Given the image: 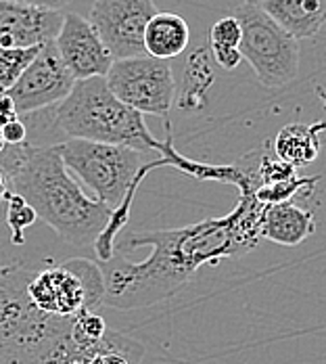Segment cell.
Segmentation results:
<instances>
[{
  "label": "cell",
  "mask_w": 326,
  "mask_h": 364,
  "mask_svg": "<svg viewBox=\"0 0 326 364\" xmlns=\"http://www.w3.org/2000/svg\"><path fill=\"white\" fill-rule=\"evenodd\" d=\"M261 203L254 186L239 191L237 208L222 216L180 228L134 230L115 241L117 252L151 247L143 262L117 259L101 264L105 277L103 306L113 310H138L165 301L190 283L203 266L249 254L259 245Z\"/></svg>",
  "instance_id": "obj_1"
},
{
  "label": "cell",
  "mask_w": 326,
  "mask_h": 364,
  "mask_svg": "<svg viewBox=\"0 0 326 364\" xmlns=\"http://www.w3.org/2000/svg\"><path fill=\"white\" fill-rule=\"evenodd\" d=\"M0 170L11 193L19 195L57 237L75 247H92L111 218V210L94 201L65 170L59 145L6 146Z\"/></svg>",
  "instance_id": "obj_2"
},
{
  "label": "cell",
  "mask_w": 326,
  "mask_h": 364,
  "mask_svg": "<svg viewBox=\"0 0 326 364\" xmlns=\"http://www.w3.org/2000/svg\"><path fill=\"white\" fill-rule=\"evenodd\" d=\"M50 122L67 139L130 146L141 153L159 149L145 122V115L117 101L105 77L75 82L72 92L53 109Z\"/></svg>",
  "instance_id": "obj_3"
},
{
  "label": "cell",
  "mask_w": 326,
  "mask_h": 364,
  "mask_svg": "<svg viewBox=\"0 0 326 364\" xmlns=\"http://www.w3.org/2000/svg\"><path fill=\"white\" fill-rule=\"evenodd\" d=\"M26 297L38 312L53 318H73L84 310L92 312L105 297L101 264L88 257H72L59 266L32 270Z\"/></svg>",
  "instance_id": "obj_4"
},
{
  "label": "cell",
  "mask_w": 326,
  "mask_h": 364,
  "mask_svg": "<svg viewBox=\"0 0 326 364\" xmlns=\"http://www.w3.org/2000/svg\"><path fill=\"white\" fill-rule=\"evenodd\" d=\"M241 26V57L266 88H283L299 72V42L257 4L243 2L232 15Z\"/></svg>",
  "instance_id": "obj_5"
},
{
  "label": "cell",
  "mask_w": 326,
  "mask_h": 364,
  "mask_svg": "<svg viewBox=\"0 0 326 364\" xmlns=\"http://www.w3.org/2000/svg\"><path fill=\"white\" fill-rule=\"evenodd\" d=\"M105 82L117 101L141 115L165 117L176 99V82L170 63L146 55L113 61Z\"/></svg>",
  "instance_id": "obj_6"
},
{
  "label": "cell",
  "mask_w": 326,
  "mask_h": 364,
  "mask_svg": "<svg viewBox=\"0 0 326 364\" xmlns=\"http://www.w3.org/2000/svg\"><path fill=\"white\" fill-rule=\"evenodd\" d=\"M30 272L21 264L0 268V364L11 363L50 323L26 297Z\"/></svg>",
  "instance_id": "obj_7"
},
{
  "label": "cell",
  "mask_w": 326,
  "mask_h": 364,
  "mask_svg": "<svg viewBox=\"0 0 326 364\" xmlns=\"http://www.w3.org/2000/svg\"><path fill=\"white\" fill-rule=\"evenodd\" d=\"M157 13L153 0H94L88 23L105 44L113 61L145 57L146 23Z\"/></svg>",
  "instance_id": "obj_8"
},
{
  "label": "cell",
  "mask_w": 326,
  "mask_h": 364,
  "mask_svg": "<svg viewBox=\"0 0 326 364\" xmlns=\"http://www.w3.org/2000/svg\"><path fill=\"white\" fill-rule=\"evenodd\" d=\"M75 80L63 65L55 42H46L40 46L34 61L28 70L19 75V80L6 90L15 109L26 115H34L40 111L57 107L70 92Z\"/></svg>",
  "instance_id": "obj_9"
},
{
  "label": "cell",
  "mask_w": 326,
  "mask_h": 364,
  "mask_svg": "<svg viewBox=\"0 0 326 364\" xmlns=\"http://www.w3.org/2000/svg\"><path fill=\"white\" fill-rule=\"evenodd\" d=\"M53 42L63 65L72 73L75 82L107 75L113 57L109 55L105 44L97 36L88 19H84L82 15L77 13L63 15L61 30Z\"/></svg>",
  "instance_id": "obj_10"
},
{
  "label": "cell",
  "mask_w": 326,
  "mask_h": 364,
  "mask_svg": "<svg viewBox=\"0 0 326 364\" xmlns=\"http://www.w3.org/2000/svg\"><path fill=\"white\" fill-rule=\"evenodd\" d=\"M63 13L23 6L0 0V46L2 48H32L42 46L59 34Z\"/></svg>",
  "instance_id": "obj_11"
},
{
  "label": "cell",
  "mask_w": 326,
  "mask_h": 364,
  "mask_svg": "<svg viewBox=\"0 0 326 364\" xmlns=\"http://www.w3.org/2000/svg\"><path fill=\"white\" fill-rule=\"evenodd\" d=\"M316 232V212L314 208H305L295 199L266 205L261 222H259V237L278 245L295 247L301 245Z\"/></svg>",
  "instance_id": "obj_12"
},
{
  "label": "cell",
  "mask_w": 326,
  "mask_h": 364,
  "mask_svg": "<svg viewBox=\"0 0 326 364\" xmlns=\"http://www.w3.org/2000/svg\"><path fill=\"white\" fill-rule=\"evenodd\" d=\"M257 6L297 42L316 36L325 23L326 0H259Z\"/></svg>",
  "instance_id": "obj_13"
},
{
  "label": "cell",
  "mask_w": 326,
  "mask_h": 364,
  "mask_svg": "<svg viewBox=\"0 0 326 364\" xmlns=\"http://www.w3.org/2000/svg\"><path fill=\"white\" fill-rule=\"evenodd\" d=\"M322 134L325 124H303V122H290L283 126L276 134V139L270 141V149L274 157L281 161L297 168H303L318 159L322 149Z\"/></svg>",
  "instance_id": "obj_14"
},
{
  "label": "cell",
  "mask_w": 326,
  "mask_h": 364,
  "mask_svg": "<svg viewBox=\"0 0 326 364\" xmlns=\"http://www.w3.org/2000/svg\"><path fill=\"white\" fill-rule=\"evenodd\" d=\"M190 42V28L176 13H155L146 23L143 46L146 57L170 61L182 55Z\"/></svg>",
  "instance_id": "obj_15"
},
{
  "label": "cell",
  "mask_w": 326,
  "mask_h": 364,
  "mask_svg": "<svg viewBox=\"0 0 326 364\" xmlns=\"http://www.w3.org/2000/svg\"><path fill=\"white\" fill-rule=\"evenodd\" d=\"M73 346H75V356H73L75 364H141L145 356V348L136 339L113 328H109L94 343L73 341Z\"/></svg>",
  "instance_id": "obj_16"
},
{
  "label": "cell",
  "mask_w": 326,
  "mask_h": 364,
  "mask_svg": "<svg viewBox=\"0 0 326 364\" xmlns=\"http://www.w3.org/2000/svg\"><path fill=\"white\" fill-rule=\"evenodd\" d=\"M73 356L75 346L72 341V318H67L59 331L30 346L9 364H75Z\"/></svg>",
  "instance_id": "obj_17"
},
{
  "label": "cell",
  "mask_w": 326,
  "mask_h": 364,
  "mask_svg": "<svg viewBox=\"0 0 326 364\" xmlns=\"http://www.w3.org/2000/svg\"><path fill=\"white\" fill-rule=\"evenodd\" d=\"M4 220L9 226V237L13 245H23L26 243V230L36 224V212L30 208L28 201H23L19 195L11 193L6 208H4Z\"/></svg>",
  "instance_id": "obj_18"
},
{
  "label": "cell",
  "mask_w": 326,
  "mask_h": 364,
  "mask_svg": "<svg viewBox=\"0 0 326 364\" xmlns=\"http://www.w3.org/2000/svg\"><path fill=\"white\" fill-rule=\"evenodd\" d=\"M40 46L32 48H2L0 46V92H6L19 75L34 61Z\"/></svg>",
  "instance_id": "obj_19"
},
{
  "label": "cell",
  "mask_w": 326,
  "mask_h": 364,
  "mask_svg": "<svg viewBox=\"0 0 326 364\" xmlns=\"http://www.w3.org/2000/svg\"><path fill=\"white\" fill-rule=\"evenodd\" d=\"M241 26L234 17H222L210 30V44H219V46H230L239 48L241 44Z\"/></svg>",
  "instance_id": "obj_20"
},
{
  "label": "cell",
  "mask_w": 326,
  "mask_h": 364,
  "mask_svg": "<svg viewBox=\"0 0 326 364\" xmlns=\"http://www.w3.org/2000/svg\"><path fill=\"white\" fill-rule=\"evenodd\" d=\"M0 134H2V141L6 143V146H19L26 145L30 141V132H28V124L19 117L6 126L0 128Z\"/></svg>",
  "instance_id": "obj_21"
},
{
  "label": "cell",
  "mask_w": 326,
  "mask_h": 364,
  "mask_svg": "<svg viewBox=\"0 0 326 364\" xmlns=\"http://www.w3.org/2000/svg\"><path fill=\"white\" fill-rule=\"evenodd\" d=\"M210 50H212V57L216 59V63L226 70V72H232L241 65L243 57L239 53V48H230V46H219V44H210Z\"/></svg>",
  "instance_id": "obj_22"
},
{
  "label": "cell",
  "mask_w": 326,
  "mask_h": 364,
  "mask_svg": "<svg viewBox=\"0 0 326 364\" xmlns=\"http://www.w3.org/2000/svg\"><path fill=\"white\" fill-rule=\"evenodd\" d=\"M9 2H17V4H23V6H34V9H42V11L61 13V9L70 6L72 0H9Z\"/></svg>",
  "instance_id": "obj_23"
},
{
  "label": "cell",
  "mask_w": 326,
  "mask_h": 364,
  "mask_svg": "<svg viewBox=\"0 0 326 364\" xmlns=\"http://www.w3.org/2000/svg\"><path fill=\"white\" fill-rule=\"evenodd\" d=\"M19 119V111L15 109V103L6 92H0V128Z\"/></svg>",
  "instance_id": "obj_24"
},
{
  "label": "cell",
  "mask_w": 326,
  "mask_h": 364,
  "mask_svg": "<svg viewBox=\"0 0 326 364\" xmlns=\"http://www.w3.org/2000/svg\"><path fill=\"white\" fill-rule=\"evenodd\" d=\"M11 197V186H9V178L6 174L0 170V220L4 218V208H6V201Z\"/></svg>",
  "instance_id": "obj_25"
},
{
  "label": "cell",
  "mask_w": 326,
  "mask_h": 364,
  "mask_svg": "<svg viewBox=\"0 0 326 364\" xmlns=\"http://www.w3.org/2000/svg\"><path fill=\"white\" fill-rule=\"evenodd\" d=\"M4 149H6V143H4V141H2V134H0V153H2V151H4Z\"/></svg>",
  "instance_id": "obj_26"
},
{
  "label": "cell",
  "mask_w": 326,
  "mask_h": 364,
  "mask_svg": "<svg viewBox=\"0 0 326 364\" xmlns=\"http://www.w3.org/2000/svg\"><path fill=\"white\" fill-rule=\"evenodd\" d=\"M243 2H247V4H257L259 0H243Z\"/></svg>",
  "instance_id": "obj_27"
}]
</instances>
